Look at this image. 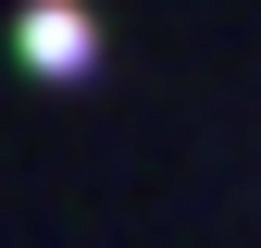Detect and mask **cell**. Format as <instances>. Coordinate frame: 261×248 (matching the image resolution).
Segmentation results:
<instances>
[{"label":"cell","instance_id":"1","mask_svg":"<svg viewBox=\"0 0 261 248\" xmlns=\"http://www.w3.org/2000/svg\"><path fill=\"white\" fill-rule=\"evenodd\" d=\"M25 50H38V62H87V25L75 13H25Z\"/></svg>","mask_w":261,"mask_h":248}]
</instances>
